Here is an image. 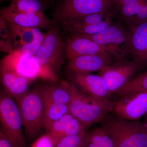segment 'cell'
Masks as SVG:
<instances>
[{"label":"cell","mask_w":147,"mask_h":147,"mask_svg":"<svg viewBox=\"0 0 147 147\" xmlns=\"http://www.w3.org/2000/svg\"><path fill=\"white\" fill-rule=\"evenodd\" d=\"M1 129L16 147H27L23 121L15 98L3 89L0 93Z\"/></svg>","instance_id":"cell-5"},{"label":"cell","mask_w":147,"mask_h":147,"mask_svg":"<svg viewBox=\"0 0 147 147\" xmlns=\"http://www.w3.org/2000/svg\"><path fill=\"white\" fill-rule=\"evenodd\" d=\"M0 147H16L1 129H0Z\"/></svg>","instance_id":"cell-31"},{"label":"cell","mask_w":147,"mask_h":147,"mask_svg":"<svg viewBox=\"0 0 147 147\" xmlns=\"http://www.w3.org/2000/svg\"><path fill=\"white\" fill-rule=\"evenodd\" d=\"M133 61L139 69L147 67V21L127 24Z\"/></svg>","instance_id":"cell-12"},{"label":"cell","mask_w":147,"mask_h":147,"mask_svg":"<svg viewBox=\"0 0 147 147\" xmlns=\"http://www.w3.org/2000/svg\"><path fill=\"white\" fill-rule=\"evenodd\" d=\"M113 113L120 118L137 121L147 114V91H135L115 102Z\"/></svg>","instance_id":"cell-10"},{"label":"cell","mask_w":147,"mask_h":147,"mask_svg":"<svg viewBox=\"0 0 147 147\" xmlns=\"http://www.w3.org/2000/svg\"><path fill=\"white\" fill-rule=\"evenodd\" d=\"M147 115V114H146ZM144 125L145 128H146V131H147V120L146 121H145V122L144 123Z\"/></svg>","instance_id":"cell-35"},{"label":"cell","mask_w":147,"mask_h":147,"mask_svg":"<svg viewBox=\"0 0 147 147\" xmlns=\"http://www.w3.org/2000/svg\"><path fill=\"white\" fill-rule=\"evenodd\" d=\"M135 91H147V71L131 79L116 93L121 97Z\"/></svg>","instance_id":"cell-24"},{"label":"cell","mask_w":147,"mask_h":147,"mask_svg":"<svg viewBox=\"0 0 147 147\" xmlns=\"http://www.w3.org/2000/svg\"><path fill=\"white\" fill-rule=\"evenodd\" d=\"M112 0H63L53 13L54 21L63 22L114 9Z\"/></svg>","instance_id":"cell-7"},{"label":"cell","mask_w":147,"mask_h":147,"mask_svg":"<svg viewBox=\"0 0 147 147\" xmlns=\"http://www.w3.org/2000/svg\"><path fill=\"white\" fill-rule=\"evenodd\" d=\"M71 84V99L69 112L88 128L101 122L111 112L115 102L97 99L83 93Z\"/></svg>","instance_id":"cell-2"},{"label":"cell","mask_w":147,"mask_h":147,"mask_svg":"<svg viewBox=\"0 0 147 147\" xmlns=\"http://www.w3.org/2000/svg\"><path fill=\"white\" fill-rule=\"evenodd\" d=\"M65 43L61 36L59 27L51 28L40 49L35 55L40 64L57 75L64 63Z\"/></svg>","instance_id":"cell-8"},{"label":"cell","mask_w":147,"mask_h":147,"mask_svg":"<svg viewBox=\"0 0 147 147\" xmlns=\"http://www.w3.org/2000/svg\"><path fill=\"white\" fill-rule=\"evenodd\" d=\"M69 78L71 84L83 93L100 100H110L111 93L100 75L69 72Z\"/></svg>","instance_id":"cell-11"},{"label":"cell","mask_w":147,"mask_h":147,"mask_svg":"<svg viewBox=\"0 0 147 147\" xmlns=\"http://www.w3.org/2000/svg\"><path fill=\"white\" fill-rule=\"evenodd\" d=\"M88 128L70 113L52 123L45 129L46 134L57 145L64 137L73 136L87 131Z\"/></svg>","instance_id":"cell-15"},{"label":"cell","mask_w":147,"mask_h":147,"mask_svg":"<svg viewBox=\"0 0 147 147\" xmlns=\"http://www.w3.org/2000/svg\"><path fill=\"white\" fill-rule=\"evenodd\" d=\"M48 1H53V0H48Z\"/></svg>","instance_id":"cell-36"},{"label":"cell","mask_w":147,"mask_h":147,"mask_svg":"<svg viewBox=\"0 0 147 147\" xmlns=\"http://www.w3.org/2000/svg\"><path fill=\"white\" fill-rule=\"evenodd\" d=\"M116 147H147V133L143 123L109 114L100 122Z\"/></svg>","instance_id":"cell-1"},{"label":"cell","mask_w":147,"mask_h":147,"mask_svg":"<svg viewBox=\"0 0 147 147\" xmlns=\"http://www.w3.org/2000/svg\"><path fill=\"white\" fill-rule=\"evenodd\" d=\"M139 68L134 61L117 62L105 66L98 75L103 78L111 94L117 92L129 81Z\"/></svg>","instance_id":"cell-9"},{"label":"cell","mask_w":147,"mask_h":147,"mask_svg":"<svg viewBox=\"0 0 147 147\" xmlns=\"http://www.w3.org/2000/svg\"><path fill=\"white\" fill-rule=\"evenodd\" d=\"M42 44V42L38 40L34 39V40L30 43L24 45L15 50H18L21 53L26 55L35 56L38 52L39 51Z\"/></svg>","instance_id":"cell-29"},{"label":"cell","mask_w":147,"mask_h":147,"mask_svg":"<svg viewBox=\"0 0 147 147\" xmlns=\"http://www.w3.org/2000/svg\"><path fill=\"white\" fill-rule=\"evenodd\" d=\"M1 16L7 21L29 28H49L56 21L51 20L44 12L28 13L16 11L9 6L1 9Z\"/></svg>","instance_id":"cell-13"},{"label":"cell","mask_w":147,"mask_h":147,"mask_svg":"<svg viewBox=\"0 0 147 147\" xmlns=\"http://www.w3.org/2000/svg\"><path fill=\"white\" fill-rule=\"evenodd\" d=\"M115 11L127 24L147 21V0H122L115 5Z\"/></svg>","instance_id":"cell-17"},{"label":"cell","mask_w":147,"mask_h":147,"mask_svg":"<svg viewBox=\"0 0 147 147\" xmlns=\"http://www.w3.org/2000/svg\"><path fill=\"white\" fill-rule=\"evenodd\" d=\"M107 53L102 45L85 37L70 33L65 43V55L67 60L84 55Z\"/></svg>","instance_id":"cell-16"},{"label":"cell","mask_w":147,"mask_h":147,"mask_svg":"<svg viewBox=\"0 0 147 147\" xmlns=\"http://www.w3.org/2000/svg\"><path fill=\"white\" fill-rule=\"evenodd\" d=\"M27 138L33 139L43 128L45 105L38 86L15 98Z\"/></svg>","instance_id":"cell-3"},{"label":"cell","mask_w":147,"mask_h":147,"mask_svg":"<svg viewBox=\"0 0 147 147\" xmlns=\"http://www.w3.org/2000/svg\"><path fill=\"white\" fill-rule=\"evenodd\" d=\"M0 68L7 69L33 81L40 79L50 82L58 81L57 75L42 66L35 56L26 55L13 50L1 61Z\"/></svg>","instance_id":"cell-4"},{"label":"cell","mask_w":147,"mask_h":147,"mask_svg":"<svg viewBox=\"0 0 147 147\" xmlns=\"http://www.w3.org/2000/svg\"><path fill=\"white\" fill-rule=\"evenodd\" d=\"M115 9L106 12L93 13L87 16L65 21L62 24L63 28L86 25H95L112 21L115 15Z\"/></svg>","instance_id":"cell-20"},{"label":"cell","mask_w":147,"mask_h":147,"mask_svg":"<svg viewBox=\"0 0 147 147\" xmlns=\"http://www.w3.org/2000/svg\"><path fill=\"white\" fill-rule=\"evenodd\" d=\"M45 115L43 128L46 129L53 123L70 113L69 105L59 104L53 102H44Z\"/></svg>","instance_id":"cell-21"},{"label":"cell","mask_w":147,"mask_h":147,"mask_svg":"<svg viewBox=\"0 0 147 147\" xmlns=\"http://www.w3.org/2000/svg\"><path fill=\"white\" fill-rule=\"evenodd\" d=\"M71 84L63 82L59 85L38 86L43 102L69 105L71 99Z\"/></svg>","instance_id":"cell-18"},{"label":"cell","mask_w":147,"mask_h":147,"mask_svg":"<svg viewBox=\"0 0 147 147\" xmlns=\"http://www.w3.org/2000/svg\"><path fill=\"white\" fill-rule=\"evenodd\" d=\"M31 147H56L54 141L46 134L37 139Z\"/></svg>","instance_id":"cell-30"},{"label":"cell","mask_w":147,"mask_h":147,"mask_svg":"<svg viewBox=\"0 0 147 147\" xmlns=\"http://www.w3.org/2000/svg\"><path fill=\"white\" fill-rule=\"evenodd\" d=\"M75 34L85 37L102 45L117 62L125 60L131 54L128 29L121 23H113L105 31L98 34Z\"/></svg>","instance_id":"cell-6"},{"label":"cell","mask_w":147,"mask_h":147,"mask_svg":"<svg viewBox=\"0 0 147 147\" xmlns=\"http://www.w3.org/2000/svg\"><path fill=\"white\" fill-rule=\"evenodd\" d=\"M8 6L16 11L28 13H43L46 7L44 0H11Z\"/></svg>","instance_id":"cell-22"},{"label":"cell","mask_w":147,"mask_h":147,"mask_svg":"<svg viewBox=\"0 0 147 147\" xmlns=\"http://www.w3.org/2000/svg\"><path fill=\"white\" fill-rule=\"evenodd\" d=\"M7 23L13 37L14 50L29 44L34 40L33 35L30 28L20 26L9 22Z\"/></svg>","instance_id":"cell-23"},{"label":"cell","mask_w":147,"mask_h":147,"mask_svg":"<svg viewBox=\"0 0 147 147\" xmlns=\"http://www.w3.org/2000/svg\"><path fill=\"white\" fill-rule=\"evenodd\" d=\"M0 29L1 51L10 54L13 51V37L9 28L7 21L1 16H0Z\"/></svg>","instance_id":"cell-26"},{"label":"cell","mask_w":147,"mask_h":147,"mask_svg":"<svg viewBox=\"0 0 147 147\" xmlns=\"http://www.w3.org/2000/svg\"><path fill=\"white\" fill-rule=\"evenodd\" d=\"M33 35L34 39L37 40L43 43L47 36V33L45 34L40 31L39 29L36 28H30Z\"/></svg>","instance_id":"cell-32"},{"label":"cell","mask_w":147,"mask_h":147,"mask_svg":"<svg viewBox=\"0 0 147 147\" xmlns=\"http://www.w3.org/2000/svg\"><path fill=\"white\" fill-rule=\"evenodd\" d=\"M112 1H113L114 4L115 5L116 4L120 2H121V1H122V0H112Z\"/></svg>","instance_id":"cell-34"},{"label":"cell","mask_w":147,"mask_h":147,"mask_svg":"<svg viewBox=\"0 0 147 147\" xmlns=\"http://www.w3.org/2000/svg\"><path fill=\"white\" fill-rule=\"evenodd\" d=\"M88 140V132L84 131L77 135L64 137L56 147H86Z\"/></svg>","instance_id":"cell-27"},{"label":"cell","mask_w":147,"mask_h":147,"mask_svg":"<svg viewBox=\"0 0 147 147\" xmlns=\"http://www.w3.org/2000/svg\"><path fill=\"white\" fill-rule=\"evenodd\" d=\"M86 147H101V146L99 143L97 141L89 137L88 141Z\"/></svg>","instance_id":"cell-33"},{"label":"cell","mask_w":147,"mask_h":147,"mask_svg":"<svg viewBox=\"0 0 147 147\" xmlns=\"http://www.w3.org/2000/svg\"><path fill=\"white\" fill-rule=\"evenodd\" d=\"M88 135L90 138L97 141L101 147H116L113 139L102 127L92 129Z\"/></svg>","instance_id":"cell-28"},{"label":"cell","mask_w":147,"mask_h":147,"mask_svg":"<svg viewBox=\"0 0 147 147\" xmlns=\"http://www.w3.org/2000/svg\"><path fill=\"white\" fill-rule=\"evenodd\" d=\"M113 58L108 53L79 56L69 60L67 69L69 72L90 73L100 71L112 63Z\"/></svg>","instance_id":"cell-14"},{"label":"cell","mask_w":147,"mask_h":147,"mask_svg":"<svg viewBox=\"0 0 147 147\" xmlns=\"http://www.w3.org/2000/svg\"><path fill=\"white\" fill-rule=\"evenodd\" d=\"M112 21H109L95 25H86L77 26L63 28L65 31L70 33L84 35H95L105 31L112 24Z\"/></svg>","instance_id":"cell-25"},{"label":"cell","mask_w":147,"mask_h":147,"mask_svg":"<svg viewBox=\"0 0 147 147\" xmlns=\"http://www.w3.org/2000/svg\"><path fill=\"white\" fill-rule=\"evenodd\" d=\"M1 81L4 89L14 98L29 90L32 81L20 76L13 71L0 68Z\"/></svg>","instance_id":"cell-19"}]
</instances>
